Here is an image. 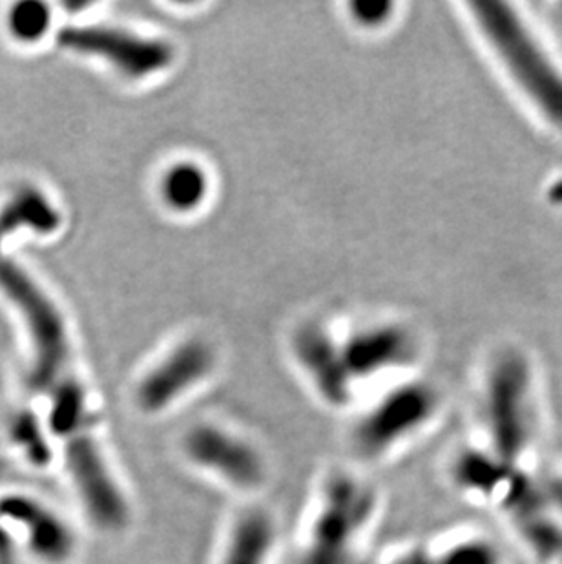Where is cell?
Segmentation results:
<instances>
[{"label":"cell","instance_id":"14","mask_svg":"<svg viewBox=\"0 0 562 564\" xmlns=\"http://www.w3.org/2000/svg\"><path fill=\"white\" fill-rule=\"evenodd\" d=\"M0 510L17 521L24 522L32 539V546L41 557L48 561H64L74 550V538L63 522L52 513L39 508L26 499H6Z\"/></svg>","mask_w":562,"mask_h":564},{"label":"cell","instance_id":"22","mask_svg":"<svg viewBox=\"0 0 562 564\" xmlns=\"http://www.w3.org/2000/svg\"><path fill=\"white\" fill-rule=\"evenodd\" d=\"M17 437L24 438V442L30 446L33 458H39L37 455L43 458L46 457V447L41 441L35 422L30 421V419H22L21 422H17Z\"/></svg>","mask_w":562,"mask_h":564},{"label":"cell","instance_id":"6","mask_svg":"<svg viewBox=\"0 0 562 564\" xmlns=\"http://www.w3.org/2000/svg\"><path fill=\"white\" fill-rule=\"evenodd\" d=\"M58 44L74 54L101 59L117 74L132 80L149 79L166 72L175 61L172 44L163 39L102 24L64 28L58 33Z\"/></svg>","mask_w":562,"mask_h":564},{"label":"cell","instance_id":"9","mask_svg":"<svg viewBox=\"0 0 562 564\" xmlns=\"http://www.w3.org/2000/svg\"><path fill=\"white\" fill-rule=\"evenodd\" d=\"M68 468L91 519L105 530H121L130 519V506L94 435L66 442Z\"/></svg>","mask_w":562,"mask_h":564},{"label":"cell","instance_id":"5","mask_svg":"<svg viewBox=\"0 0 562 564\" xmlns=\"http://www.w3.org/2000/svg\"><path fill=\"white\" fill-rule=\"evenodd\" d=\"M436 410L439 394L428 383H403L391 389L356 422V453L367 460L388 457L419 435L433 421Z\"/></svg>","mask_w":562,"mask_h":564},{"label":"cell","instance_id":"16","mask_svg":"<svg viewBox=\"0 0 562 564\" xmlns=\"http://www.w3.org/2000/svg\"><path fill=\"white\" fill-rule=\"evenodd\" d=\"M160 194L170 210L192 213L207 199V172L192 161L175 163L161 177Z\"/></svg>","mask_w":562,"mask_h":564},{"label":"cell","instance_id":"11","mask_svg":"<svg viewBox=\"0 0 562 564\" xmlns=\"http://www.w3.org/2000/svg\"><path fill=\"white\" fill-rule=\"evenodd\" d=\"M353 380L377 377L391 369L406 368L417 357V340L411 330L398 324L366 327L342 346Z\"/></svg>","mask_w":562,"mask_h":564},{"label":"cell","instance_id":"4","mask_svg":"<svg viewBox=\"0 0 562 564\" xmlns=\"http://www.w3.org/2000/svg\"><path fill=\"white\" fill-rule=\"evenodd\" d=\"M0 291L21 311L33 341L30 382L39 389L54 388L66 377L69 362L68 330L63 316L26 271L0 258Z\"/></svg>","mask_w":562,"mask_h":564},{"label":"cell","instance_id":"21","mask_svg":"<svg viewBox=\"0 0 562 564\" xmlns=\"http://www.w3.org/2000/svg\"><path fill=\"white\" fill-rule=\"evenodd\" d=\"M542 496L547 501L548 508L562 519V471H552V474L541 475L539 477Z\"/></svg>","mask_w":562,"mask_h":564},{"label":"cell","instance_id":"24","mask_svg":"<svg viewBox=\"0 0 562 564\" xmlns=\"http://www.w3.org/2000/svg\"><path fill=\"white\" fill-rule=\"evenodd\" d=\"M550 199L562 205V180L553 183L552 188H550Z\"/></svg>","mask_w":562,"mask_h":564},{"label":"cell","instance_id":"13","mask_svg":"<svg viewBox=\"0 0 562 564\" xmlns=\"http://www.w3.org/2000/svg\"><path fill=\"white\" fill-rule=\"evenodd\" d=\"M278 528L269 511L247 508L234 517L218 564H271Z\"/></svg>","mask_w":562,"mask_h":564},{"label":"cell","instance_id":"15","mask_svg":"<svg viewBox=\"0 0 562 564\" xmlns=\"http://www.w3.org/2000/svg\"><path fill=\"white\" fill-rule=\"evenodd\" d=\"M52 389L54 399L50 411V426L58 437L69 442L85 435H94L83 386L74 377L66 375Z\"/></svg>","mask_w":562,"mask_h":564},{"label":"cell","instance_id":"2","mask_svg":"<svg viewBox=\"0 0 562 564\" xmlns=\"http://www.w3.org/2000/svg\"><path fill=\"white\" fill-rule=\"evenodd\" d=\"M378 494L355 475L333 474L320 490L296 564H356V544L377 516Z\"/></svg>","mask_w":562,"mask_h":564},{"label":"cell","instance_id":"19","mask_svg":"<svg viewBox=\"0 0 562 564\" xmlns=\"http://www.w3.org/2000/svg\"><path fill=\"white\" fill-rule=\"evenodd\" d=\"M8 24L13 37L22 43L39 41L50 28L48 8L41 2H22L13 6Z\"/></svg>","mask_w":562,"mask_h":564},{"label":"cell","instance_id":"8","mask_svg":"<svg viewBox=\"0 0 562 564\" xmlns=\"http://www.w3.org/2000/svg\"><path fill=\"white\" fill-rule=\"evenodd\" d=\"M216 368V352L203 338H188L172 347L154 368L149 369L136 389V400L144 413L169 411L199 388Z\"/></svg>","mask_w":562,"mask_h":564},{"label":"cell","instance_id":"10","mask_svg":"<svg viewBox=\"0 0 562 564\" xmlns=\"http://www.w3.org/2000/svg\"><path fill=\"white\" fill-rule=\"evenodd\" d=\"M294 355L320 397L344 408L353 399L355 380L345 364L342 346L318 324H305L294 336Z\"/></svg>","mask_w":562,"mask_h":564},{"label":"cell","instance_id":"7","mask_svg":"<svg viewBox=\"0 0 562 564\" xmlns=\"http://www.w3.org/2000/svg\"><path fill=\"white\" fill-rule=\"evenodd\" d=\"M181 449L194 468L213 475L233 490H260L267 480L263 453L238 433L218 424H197L185 433Z\"/></svg>","mask_w":562,"mask_h":564},{"label":"cell","instance_id":"3","mask_svg":"<svg viewBox=\"0 0 562 564\" xmlns=\"http://www.w3.org/2000/svg\"><path fill=\"white\" fill-rule=\"evenodd\" d=\"M488 449L511 466H525L537 438L530 366L520 352H502L489 369L484 389Z\"/></svg>","mask_w":562,"mask_h":564},{"label":"cell","instance_id":"20","mask_svg":"<svg viewBox=\"0 0 562 564\" xmlns=\"http://www.w3.org/2000/svg\"><path fill=\"white\" fill-rule=\"evenodd\" d=\"M395 6L391 2H355L350 4V13L361 26H382L393 15Z\"/></svg>","mask_w":562,"mask_h":564},{"label":"cell","instance_id":"17","mask_svg":"<svg viewBox=\"0 0 562 564\" xmlns=\"http://www.w3.org/2000/svg\"><path fill=\"white\" fill-rule=\"evenodd\" d=\"M61 225V216L54 205L41 192L26 188L17 194L0 213V240L13 230L28 229L37 232H54Z\"/></svg>","mask_w":562,"mask_h":564},{"label":"cell","instance_id":"18","mask_svg":"<svg viewBox=\"0 0 562 564\" xmlns=\"http://www.w3.org/2000/svg\"><path fill=\"white\" fill-rule=\"evenodd\" d=\"M433 564H506L499 544L484 535H469L433 552Z\"/></svg>","mask_w":562,"mask_h":564},{"label":"cell","instance_id":"1","mask_svg":"<svg viewBox=\"0 0 562 564\" xmlns=\"http://www.w3.org/2000/svg\"><path fill=\"white\" fill-rule=\"evenodd\" d=\"M473 19L517 85L552 123L562 127V72L533 33L505 2L478 0L469 4Z\"/></svg>","mask_w":562,"mask_h":564},{"label":"cell","instance_id":"25","mask_svg":"<svg viewBox=\"0 0 562 564\" xmlns=\"http://www.w3.org/2000/svg\"><path fill=\"white\" fill-rule=\"evenodd\" d=\"M356 564H372V563H361V561H358Z\"/></svg>","mask_w":562,"mask_h":564},{"label":"cell","instance_id":"12","mask_svg":"<svg viewBox=\"0 0 562 564\" xmlns=\"http://www.w3.org/2000/svg\"><path fill=\"white\" fill-rule=\"evenodd\" d=\"M519 468L525 466H511L488 447H466L451 463V479L466 496L499 506Z\"/></svg>","mask_w":562,"mask_h":564},{"label":"cell","instance_id":"23","mask_svg":"<svg viewBox=\"0 0 562 564\" xmlns=\"http://www.w3.org/2000/svg\"><path fill=\"white\" fill-rule=\"evenodd\" d=\"M388 564H433V552L424 546H413L395 555Z\"/></svg>","mask_w":562,"mask_h":564}]
</instances>
